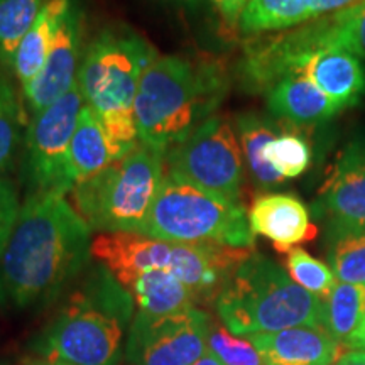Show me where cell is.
Instances as JSON below:
<instances>
[{
  "mask_svg": "<svg viewBox=\"0 0 365 365\" xmlns=\"http://www.w3.org/2000/svg\"><path fill=\"white\" fill-rule=\"evenodd\" d=\"M352 349H359L362 350V352H365V322L362 323V327H360V330L355 333V336L352 339V341H350V345Z\"/></svg>",
  "mask_w": 365,
  "mask_h": 365,
  "instance_id": "obj_33",
  "label": "cell"
},
{
  "mask_svg": "<svg viewBox=\"0 0 365 365\" xmlns=\"http://www.w3.org/2000/svg\"><path fill=\"white\" fill-rule=\"evenodd\" d=\"M91 228L65 195L29 193L0 255V309L43 308L88 266Z\"/></svg>",
  "mask_w": 365,
  "mask_h": 365,
  "instance_id": "obj_1",
  "label": "cell"
},
{
  "mask_svg": "<svg viewBox=\"0 0 365 365\" xmlns=\"http://www.w3.org/2000/svg\"><path fill=\"white\" fill-rule=\"evenodd\" d=\"M81 59H83V12L73 2L61 22L43 70L36 78L22 86L27 108L33 115L43 112L75 86Z\"/></svg>",
  "mask_w": 365,
  "mask_h": 365,
  "instance_id": "obj_11",
  "label": "cell"
},
{
  "mask_svg": "<svg viewBox=\"0 0 365 365\" xmlns=\"http://www.w3.org/2000/svg\"><path fill=\"white\" fill-rule=\"evenodd\" d=\"M264 365H331L340 344L323 327H294L249 336Z\"/></svg>",
  "mask_w": 365,
  "mask_h": 365,
  "instance_id": "obj_15",
  "label": "cell"
},
{
  "mask_svg": "<svg viewBox=\"0 0 365 365\" xmlns=\"http://www.w3.org/2000/svg\"><path fill=\"white\" fill-rule=\"evenodd\" d=\"M286 269L296 284L322 299H325L336 286V277L331 269L299 247L287 252Z\"/></svg>",
  "mask_w": 365,
  "mask_h": 365,
  "instance_id": "obj_28",
  "label": "cell"
},
{
  "mask_svg": "<svg viewBox=\"0 0 365 365\" xmlns=\"http://www.w3.org/2000/svg\"><path fill=\"white\" fill-rule=\"evenodd\" d=\"M134 304L129 291L98 264L38 333L34 352L41 359L71 365H118Z\"/></svg>",
  "mask_w": 365,
  "mask_h": 365,
  "instance_id": "obj_2",
  "label": "cell"
},
{
  "mask_svg": "<svg viewBox=\"0 0 365 365\" xmlns=\"http://www.w3.org/2000/svg\"><path fill=\"white\" fill-rule=\"evenodd\" d=\"M73 0H48L14 56L12 71L24 86L39 75Z\"/></svg>",
  "mask_w": 365,
  "mask_h": 365,
  "instance_id": "obj_19",
  "label": "cell"
},
{
  "mask_svg": "<svg viewBox=\"0 0 365 365\" xmlns=\"http://www.w3.org/2000/svg\"><path fill=\"white\" fill-rule=\"evenodd\" d=\"M140 235L182 244L252 249L254 234L244 205L164 173Z\"/></svg>",
  "mask_w": 365,
  "mask_h": 365,
  "instance_id": "obj_7",
  "label": "cell"
},
{
  "mask_svg": "<svg viewBox=\"0 0 365 365\" xmlns=\"http://www.w3.org/2000/svg\"><path fill=\"white\" fill-rule=\"evenodd\" d=\"M21 200L16 186L7 180L6 176H0V255L6 250V245L11 239L14 227L21 213Z\"/></svg>",
  "mask_w": 365,
  "mask_h": 365,
  "instance_id": "obj_30",
  "label": "cell"
},
{
  "mask_svg": "<svg viewBox=\"0 0 365 365\" xmlns=\"http://www.w3.org/2000/svg\"><path fill=\"white\" fill-rule=\"evenodd\" d=\"M359 0H252L242 14V34L261 36L303 26L352 6Z\"/></svg>",
  "mask_w": 365,
  "mask_h": 365,
  "instance_id": "obj_16",
  "label": "cell"
},
{
  "mask_svg": "<svg viewBox=\"0 0 365 365\" xmlns=\"http://www.w3.org/2000/svg\"><path fill=\"white\" fill-rule=\"evenodd\" d=\"M191 365H223V364L215 357V355L207 352L202 359H198L195 364H191Z\"/></svg>",
  "mask_w": 365,
  "mask_h": 365,
  "instance_id": "obj_34",
  "label": "cell"
},
{
  "mask_svg": "<svg viewBox=\"0 0 365 365\" xmlns=\"http://www.w3.org/2000/svg\"><path fill=\"white\" fill-rule=\"evenodd\" d=\"M171 2H182V4H185V2H196V0H171Z\"/></svg>",
  "mask_w": 365,
  "mask_h": 365,
  "instance_id": "obj_36",
  "label": "cell"
},
{
  "mask_svg": "<svg viewBox=\"0 0 365 365\" xmlns=\"http://www.w3.org/2000/svg\"><path fill=\"white\" fill-rule=\"evenodd\" d=\"M163 150L140 143L97 176L73 186V205L91 230L139 234L164 178Z\"/></svg>",
  "mask_w": 365,
  "mask_h": 365,
  "instance_id": "obj_6",
  "label": "cell"
},
{
  "mask_svg": "<svg viewBox=\"0 0 365 365\" xmlns=\"http://www.w3.org/2000/svg\"><path fill=\"white\" fill-rule=\"evenodd\" d=\"M327 259L341 282L365 284V223L327 222Z\"/></svg>",
  "mask_w": 365,
  "mask_h": 365,
  "instance_id": "obj_23",
  "label": "cell"
},
{
  "mask_svg": "<svg viewBox=\"0 0 365 365\" xmlns=\"http://www.w3.org/2000/svg\"><path fill=\"white\" fill-rule=\"evenodd\" d=\"M124 287L134 298L137 312L150 317H163L196 308L191 291L168 271L140 272L127 281Z\"/></svg>",
  "mask_w": 365,
  "mask_h": 365,
  "instance_id": "obj_20",
  "label": "cell"
},
{
  "mask_svg": "<svg viewBox=\"0 0 365 365\" xmlns=\"http://www.w3.org/2000/svg\"><path fill=\"white\" fill-rule=\"evenodd\" d=\"M210 325V314L198 308L163 317L137 312L125 357L132 365H191L207 354Z\"/></svg>",
  "mask_w": 365,
  "mask_h": 365,
  "instance_id": "obj_10",
  "label": "cell"
},
{
  "mask_svg": "<svg viewBox=\"0 0 365 365\" xmlns=\"http://www.w3.org/2000/svg\"><path fill=\"white\" fill-rule=\"evenodd\" d=\"M247 217L252 234L266 237L279 252H289L317 235L307 205L289 193L257 196L250 205Z\"/></svg>",
  "mask_w": 365,
  "mask_h": 365,
  "instance_id": "obj_14",
  "label": "cell"
},
{
  "mask_svg": "<svg viewBox=\"0 0 365 365\" xmlns=\"http://www.w3.org/2000/svg\"><path fill=\"white\" fill-rule=\"evenodd\" d=\"M303 26L318 51L335 48L365 59V0Z\"/></svg>",
  "mask_w": 365,
  "mask_h": 365,
  "instance_id": "obj_21",
  "label": "cell"
},
{
  "mask_svg": "<svg viewBox=\"0 0 365 365\" xmlns=\"http://www.w3.org/2000/svg\"><path fill=\"white\" fill-rule=\"evenodd\" d=\"M227 91V75L218 63L158 56L140 76L135 95L139 140L168 153L213 117Z\"/></svg>",
  "mask_w": 365,
  "mask_h": 365,
  "instance_id": "obj_3",
  "label": "cell"
},
{
  "mask_svg": "<svg viewBox=\"0 0 365 365\" xmlns=\"http://www.w3.org/2000/svg\"><path fill=\"white\" fill-rule=\"evenodd\" d=\"M48 0H0V65L11 68L21 41Z\"/></svg>",
  "mask_w": 365,
  "mask_h": 365,
  "instance_id": "obj_25",
  "label": "cell"
},
{
  "mask_svg": "<svg viewBox=\"0 0 365 365\" xmlns=\"http://www.w3.org/2000/svg\"><path fill=\"white\" fill-rule=\"evenodd\" d=\"M85 107L78 83L31 118L24 135V173L31 193H70L68 149Z\"/></svg>",
  "mask_w": 365,
  "mask_h": 365,
  "instance_id": "obj_9",
  "label": "cell"
},
{
  "mask_svg": "<svg viewBox=\"0 0 365 365\" xmlns=\"http://www.w3.org/2000/svg\"><path fill=\"white\" fill-rule=\"evenodd\" d=\"M235 130L239 134V144L244 163L247 164L249 175L259 190H272L284 185V178L277 175L264 158V149L279 134L277 125L269 117L257 112H245L237 115Z\"/></svg>",
  "mask_w": 365,
  "mask_h": 365,
  "instance_id": "obj_22",
  "label": "cell"
},
{
  "mask_svg": "<svg viewBox=\"0 0 365 365\" xmlns=\"http://www.w3.org/2000/svg\"><path fill=\"white\" fill-rule=\"evenodd\" d=\"M156 58L149 41L124 24L105 27L85 48L76 83L122 156L139 144L134 102L140 76Z\"/></svg>",
  "mask_w": 365,
  "mask_h": 365,
  "instance_id": "obj_4",
  "label": "cell"
},
{
  "mask_svg": "<svg viewBox=\"0 0 365 365\" xmlns=\"http://www.w3.org/2000/svg\"><path fill=\"white\" fill-rule=\"evenodd\" d=\"M27 365H71V364H66V362H58V360L34 359V360H27Z\"/></svg>",
  "mask_w": 365,
  "mask_h": 365,
  "instance_id": "obj_35",
  "label": "cell"
},
{
  "mask_svg": "<svg viewBox=\"0 0 365 365\" xmlns=\"http://www.w3.org/2000/svg\"><path fill=\"white\" fill-rule=\"evenodd\" d=\"M335 365H365V352L345 354Z\"/></svg>",
  "mask_w": 365,
  "mask_h": 365,
  "instance_id": "obj_32",
  "label": "cell"
},
{
  "mask_svg": "<svg viewBox=\"0 0 365 365\" xmlns=\"http://www.w3.org/2000/svg\"><path fill=\"white\" fill-rule=\"evenodd\" d=\"M24 118L22 107L12 85L0 75V176L12 168L21 144Z\"/></svg>",
  "mask_w": 365,
  "mask_h": 365,
  "instance_id": "obj_26",
  "label": "cell"
},
{
  "mask_svg": "<svg viewBox=\"0 0 365 365\" xmlns=\"http://www.w3.org/2000/svg\"><path fill=\"white\" fill-rule=\"evenodd\" d=\"M289 75L308 76L341 110L360 103L365 97V66L344 49L328 48L304 54L294 63Z\"/></svg>",
  "mask_w": 365,
  "mask_h": 365,
  "instance_id": "obj_13",
  "label": "cell"
},
{
  "mask_svg": "<svg viewBox=\"0 0 365 365\" xmlns=\"http://www.w3.org/2000/svg\"><path fill=\"white\" fill-rule=\"evenodd\" d=\"M215 307L222 325L247 339L294 327H323V299L296 284L271 259L254 252L230 274Z\"/></svg>",
  "mask_w": 365,
  "mask_h": 365,
  "instance_id": "obj_5",
  "label": "cell"
},
{
  "mask_svg": "<svg viewBox=\"0 0 365 365\" xmlns=\"http://www.w3.org/2000/svg\"><path fill=\"white\" fill-rule=\"evenodd\" d=\"M207 352L215 355L223 365H264L252 341L239 339L213 319L210 325Z\"/></svg>",
  "mask_w": 365,
  "mask_h": 365,
  "instance_id": "obj_29",
  "label": "cell"
},
{
  "mask_svg": "<svg viewBox=\"0 0 365 365\" xmlns=\"http://www.w3.org/2000/svg\"><path fill=\"white\" fill-rule=\"evenodd\" d=\"M314 213L328 222L365 223V139L349 143L336 158Z\"/></svg>",
  "mask_w": 365,
  "mask_h": 365,
  "instance_id": "obj_12",
  "label": "cell"
},
{
  "mask_svg": "<svg viewBox=\"0 0 365 365\" xmlns=\"http://www.w3.org/2000/svg\"><path fill=\"white\" fill-rule=\"evenodd\" d=\"M365 322V284L336 282L323 299V328L349 346Z\"/></svg>",
  "mask_w": 365,
  "mask_h": 365,
  "instance_id": "obj_24",
  "label": "cell"
},
{
  "mask_svg": "<svg viewBox=\"0 0 365 365\" xmlns=\"http://www.w3.org/2000/svg\"><path fill=\"white\" fill-rule=\"evenodd\" d=\"M252 0H212L228 27H239L240 17Z\"/></svg>",
  "mask_w": 365,
  "mask_h": 365,
  "instance_id": "obj_31",
  "label": "cell"
},
{
  "mask_svg": "<svg viewBox=\"0 0 365 365\" xmlns=\"http://www.w3.org/2000/svg\"><path fill=\"white\" fill-rule=\"evenodd\" d=\"M164 171L198 188L240 202L244 156L234 127L220 115L210 117L164 154Z\"/></svg>",
  "mask_w": 365,
  "mask_h": 365,
  "instance_id": "obj_8",
  "label": "cell"
},
{
  "mask_svg": "<svg viewBox=\"0 0 365 365\" xmlns=\"http://www.w3.org/2000/svg\"><path fill=\"white\" fill-rule=\"evenodd\" d=\"M266 102L274 117L294 125L323 124L341 112L339 105L304 75H289L276 81L266 91Z\"/></svg>",
  "mask_w": 365,
  "mask_h": 365,
  "instance_id": "obj_17",
  "label": "cell"
},
{
  "mask_svg": "<svg viewBox=\"0 0 365 365\" xmlns=\"http://www.w3.org/2000/svg\"><path fill=\"white\" fill-rule=\"evenodd\" d=\"M120 158L124 156L113 145L100 118L85 105L68 149V176L71 185L88 181Z\"/></svg>",
  "mask_w": 365,
  "mask_h": 365,
  "instance_id": "obj_18",
  "label": "cell"
},
{
  "mask_svg": "<svg viewBox=\"0 0 365 365\" xmlns=\"http://www.w3.org/2000/svg\"><path fill=\"white\" fill-rule=\"evenodd\" d=\"M264 158L284 180L303 175L312 164V148L293 132H279L264 149Z\"/></svg>",
  "mask_w": 365,
  "mask_h": 365,
  "instance_id": "obj_27",
  "label": "cell"
}]
</instances>
